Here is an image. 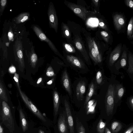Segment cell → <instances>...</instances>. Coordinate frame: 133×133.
I'll return each instance as SVG.
<instances>
[{"instance_id": "bcb514c9", "label": "cell", "mask_w": 133, "mask_h": 133, "mask_svg": "<svg viewBox=\"0 0 133 133\" xmlns=\"http://www.w3.org/2000/svg\"><path fill=\"white\" fill-rule=\"evenodd\" d=\"M104 133H112L110 130L107 127H106Z\"/></svg>"}, {"instance_id": "836d02e7", "label": "cell", "mask_w": 133, "mask_h": 133, "mask_svg": "<svg viewBox=\"0 0 133 133\" xmlns=\"http://www.w3.org/2000/svg\"><path fill=\"white\" fill-rule=\"evenodd\" d=\"M6 0H1L0 1V16L3 14L7 3Z\"/></svg>"}, {"instance_id": "f546056e", "label": "cell", "mask_w": 133, "mask_h": 133, "mask_svg": "<svg viewBox=\"0 0 133 133\" xmlns=\"http://www.w3.org/2000/svg\"><path fill=\"white\" fill-rule=\"evenodd\" d=\"M128 71L129 73L133 75V55L130 53L128 55Z\"/></svg>"}, {"instance_id": "4fadbf2b", "label": "cell", "mask_w": 133, "mask_h": 133, "mask_svg": "<svg viewBox=\"0 0 133 133\" xmlns=\"http://www.w3.org/2000/svg\"><path fill=\"white\" fill-rule=\"evenodd\" d=\"M62 81L64 88L67 92L71 99H72V92L71 87L70 81L66 69L64 70L63 72L62 77Z\"/></svg>"}, {"instance_id": "f1b7e54d", "label": "cell", "mask_w": 133, "mask_h": 133, "mask_svg": "<svg viewBox=\"0 0 133 133\" xmlns=\"http://www.w3.org/2000/svg\"><path fill=\"white\" fill-rule=\"evenodd\" d=\"M133 31V17L130 19L129 23L127 29V35L129 38H131Z\"/></svg>"}, {"instance_id": "7c38bea8", "label": "cell", "mask_w": 133, "mask_h": 133, "mask_svg": "<svg viewBox=\"0 0 133 133\" xmlns=\"http://www.w3.org/2000/svg\"><path fill=\"white\" fill-rule=\"evenodd\" d=\"M66 58L68 62L76 69L82 70L85 68V65L79 58L72 55H66Z\"/></svg>"}, {"instance_id": "681fc988", "label": "cell", "mask_w": 133, "mask_h": 133, "mask_svg": "<svg viewBox=\"0 0 133 133\" xmlns=\"http://www.w3.org/2000/svg\"><path fill=\"white\" fill-rule=\"evenodd\" d=\"M53 79H51L50 81H48L47 83V84H51L53 82Z\"/></svg>"}, {"instance_id": "9c48e42d", "label": "cell", "mask_w": 133, "mask_h": 133, "mask_svg": "<svg viewBox=\"0 0 133 133\" xmlns=\"http://www.w3.org/2000/svg\"><path fill=\"white\" fill-rule=\"evenodd\" d=\"M19 91L23 101L32 112L41 120L43 122H46V119L44 116L25 94L21 90Z\"/></svg>"}, {"instance_id": "d4e9b609", "label": "cell", "mask_w": 133, "mask_h": 133, "mask_svg": "<svg viewBox=\"0 0 133 133\" xmlns=\"http://www.w3.org/2000/svg\"><path fill=\"white\" fill-rule=\"evenodd\" d=\"M106 123L104 122L101 119L97 124L96 127L97 133H104L106 126Z\"/></svg>"}, {"instance_id": "8fae6325", "label": "cell", "mask_w": 133, "mask_h": 133, "mask_svg": "<svg viewBox=\"0 0 133 133\" xmlns=\"http://www.w3.org/2000/svg\"><path fill=\"white\" fill-rule=\"evenodd\" d=\"M57 127L59 133H69V128L65 111L59 115Z\"/></svg>"}, {"instance_id": "1f68e13d", "label": "cell", "mask_w": 133, "mask_h": 133, "mask_svg": "<svg viewBox=\"0 0 133 133\" xmlns=\"http://www.w3.org/2000/svg\"><path fill=\"white\" fill-rule=\"evenodd\" d=\"M127 54L126 51L124 50L122 55L120 61L121 66L122 68L125 67L127 64Z\"/></svg>"}, {"instance_id": "7402d4cb", "label": "cell", "mask_w": 133, "mask_h": 133, "mask_svg": "<svg viewBox=\"0 0 133 133\" xmlns=\"http://www.w3.org/2000/svg\"><path fill=\"white\" fill-rule=\"evenodd\" d=\"M0 101L4 100L6 102L8 99L6 94L5 88L1 80L0 81Z\"/></svg>"}, {"instance_id": "5b68a950", "label": "cell", "mask_w": 133, "mask_h": 133, "mask_svg": "<svg viewBox=\"0 0 133 133\" xmlns=\"http://www.w3.org/2000/svg\"><path fill=\"white\" fill-rule=\"evenodd\" d=\"M32 28L35 34L40 40L46 42L51 49L56 54L63 59H64V58L59 53L55 45L39 27L36 25H34L32 27Z\"/></svg>"}, {"instance_id": "e0dca14e", "label": "cell", "mask_w": 133, "mask_h": 133, "mask_svg": "<svg viewBox=\"0 0 133 133\" xmlns=\"http://www.w3.org/2000/svg\"><path fill=\"white\" fill-rule=\"evenodd\" d=\"M114 26L116 29L119 30L124 26L125 20L123 15L121 14H117L113 17Z\"/></svg>"}, {"instance_id": "30bf717a", "label": "cell", "mask_w": 133, "mask_h": 133, "mask_svg": "<svg viewBox=\"0 0 133 133\" xmlns=\"http://www.w3.org/2000/svg\"><path fill=\"white\" fill-rule=\"evenodd\" d=\"M64 101L70 133H75L74 122L69 102L66 99Z\"/></svg>"}, {"instance_id": "9a60e30c", "label": "cell", "mask_w": 133, "mask_h": 133, "mask_svg": "<svg viewBox=\"0 0 133 133\" xmlns=\"http://www.w3.org/2000/svg\"><path fill=\"white\" fill-rule=\"evenodd\" d=\"M121 51V46L120 45H117L111 52L109 59V64L112 66L119 58Z\"/></svg>"}, {"instance_id": "ffe728a7", "label": "cell", "mask_w": 133, "mask_h": 133, "mask_svg": "<svg viewBox=\"0 0 133 133\" xmlns=\"http://www.w3.org/2000/svg\"><path fill=\"white\" fill-rule=\"evenodd\" d=\"M28 59L29 62L31 66L35 68L38 60L37 56L35 53L34 47L32 46L31 50L29 54Z\"/></svg>"}, {"instance_id": "7a4b0ae2", "label": "cell", "mask_w": 133, "mask_h": 133, "mask_svg": "<svg viewBox=\"0 0 133 133\" xmlns=\"http://www.w3.org/2000/svg\"><path fill=\"white\" fill-rule=\"evenodd\" d=\"M115 94V85L110 84L108 88L105 101L106 111L108 116L111 115L113 111Z\"/></svg>"}, {"instance_id": "d6986e66", "label": "cell", "mask_w": 133, "mask_h": 133, "mask_svg": "<svg viewBox=\"0 0 133 133\" xmlns=\"http://www.w3.org/2000/svg\"><path fill=\"white\" fill-rule=\"evenodd\" d=\"M20 123L23 131L25 132L28 129V125L25 115L21 108L19 110Z\"/></svg>"}, {"instance_id": "44dd1931", "label": "cell", "mask_w": 133, "mask_h": 133, "mask_svg": "<svg viewBox=\"0 0 133 133\" xmlns=\"http://www.w3.org/2000/svg\"><path fill=\"white\" fill-rule=\"evenodd\" d=\"M30 14L28 12L22 13L18 15L15 18V21L17 24H19L29 20Z\"/></svg>"}, {"instance_id": "4316f807", "label": "cell", "mask_w": 133, "mask_h": 133, "mask_svg": "<svg viewBox=\"0 0 133 133\" xmlns=\"http://www.w3.org/2000/svg\"><path fill=\"white\" fill-rule=\"evenodd\" d=\"M91 38L92 44L95 51L100 61L102 62V58L101 53L100 51L99 48L94 38L92 37H91Z\"/></svg>"}, {"instance_id": "52a82bcc", "label": "cell", "mask_w": 133, "mask_h": 133, "mask_svg": "<svg viewBox=\"0 0 133 133\" xmlns=\"http://www.w3.org/2000/svg\"><path fill=\"white\" fill-rule=\"evenodd\" d=\"M82 31L86 39L89 50V54L91 58L96 64H98L101 62L100 61L93 46L92 38L90 34L83 28H82Z\"/></svg>"}, {"instance_id": "d6a6232c", "label": "cell", "mask_w": 133, "mask_h": 133, "mask_svg": "<svg viewBox=\"0 0 133 133\" xmlns=\"http://www.w3.org/2000/svg\"><path fill=\"white\" fill-rule=\"evenodd\" d=\"M64 47L66 50L68 52L71 53H75L76 50L70 44L65 43L64 44Z\"/></svg>"}, {"instance_id": "cb8c5ba5", "label": "cell", "mask_w": 133, "mask_h": 133, "mask_svg": "<svg viewBox=\"0 0 133 133\" xmlns=\"http://www.w3.org/2000/svg\"><path fill=\"white\" fill-rule=\"evenodd\" d=\"M62 33L64 37L67 39H70L71 36L69 27L66 24L62 23L61 25Z\"/></svg>"}, {"instance_id": "74e56055", "label": "cell", "mask_w": 133, "mask_h": 133, "mask_svg": "<svg viewBox=\"0 0 133 133\" xmlns=\"http://www.w3.org/2000/svg\"><path fill=\"white\" fill-rule=\"evenodd\" d=\"M14 78L16 83L18 91L21 90L19 82V75L16 72H15L14 75Z\"/></svg>"}, {"instance_id": "ac0fdd59", "label": "cell", "mask_w": 133, "mask_h": 133, "mask_svg": "<svg viewBox=\"0 0 133 133\" xmlns=\"http://www.w3.org/2000/svg\"><path fill=\"white\" fill-rule=\"evenodd\" d=\"M97 85L95 81H92L90 83L88 88V93L87 94L84 103V106H86L88 102L92 96L95 94L97 88Z\"/></svg>"}, {"instance_id": "f35d334b", "label": "cell", "mask_w": 133, "mask_h": 133, "mask_svg": "<svg viewBox=\"0 0 133 133\" xmlns=\"http://www.w3.org/2000/svg\"><path fill=\"white\" fill-rule=\"evenodd\" d=\"M124 2L126 5L130 8L133 9V1L131 0H125Z\"/></svg>"}, {"instance_id": "b9f144b4", "label": "cell", "mask_w": 133, "mask_h": 133, "mask_svg": "<svg viewBox=\"0 0 133 133\" xmlns=\"http://www.w3.org/2000/svg\"><path fill=\"white\" fill-rule=\"evenodd\" d=\"M133 131V125L129 128L124 133H131Z\"/></svg>"}, {"instance_id": "277c9868", "label": "cell", "mask_w": 133, "mask_h": 133, "mask_svg": "<svg viewBox=\"0 0 133 133\" xmlns=\"http://www.w3.org/2000/svg\"><path fill=\"white\" fill-rule=\"evenodd\" d=\"M13 49L15 57L18 63L19 69L22 72L25 68V64L22 43L20 40L17 39L15 41Z\"/></svg>"}, {"instance_id": "2e32d148", "label": "cell", "mask_w": 133, "mask_h": 133, "mask_svg": "<svg viewBox=\"0 0 133 133\" xmlns=\"http://www.w3.org/2000/svg\"><path fill=\"white\" fill-rule=\"evenodd\" d=\"M53 98L54 105V119L55 120L57 116L60 102L59 94L57 91L56 90H54V91Z\"/></svg>"}, {"instance_id": "ee69618b", "label": "cell", "mask_w": 133, "mask_h": 133, "mask_svg": "<svg viewBox=\"0 0 133 133\" xmlns=\"http://www.w3.org/2000/svg\"><path fill=\"white\" fill-rule=\"evenodd\" d=\"M9 70L10 72L14 73L15 71L16 70L15 67L12 66L9 69Z\"/></svg>"}, {"instance_id": "f6af8a7d", "label": "cell", "mask_w": 133, "mask_h": 133, "mask_svg": "<svg viewBox=\"0 0 133 133\" xmlns=\"http://www.w3.org/2000/svg\"><path fill=\"white\" fill-rule=\"evenodd\" d=\"M1 124V123L0 124V133H4V129Z\"/></svg>"}, {"instance_id": "484cf974", "label": "cell", "mask_w": 133, "mask_h": 133, "mask_svg": "<svg viewBox=\"0 0 133 133\" xmlns=\"http://www.w3.org/2000/svg\"><path fill=\"white\" fill-rule=\"evenodd\" d=\"M76 122L77 133H86L84 126L77 117L76 118Z\"/></svg>"}, {"instance_id": "7bdbcfd3", "label": "cell", "mask_w": 133, "mask_h": 133, "mask_svg": "<svg viewBox=\"0 0 133 133\" xmlns=\"http://www.w3.org/2000/svg\"><path fill=\"white\" fill-rule=\"evenodd\" d=\"M129 102L130 106L133 109V97H131L129 99Z\"/></svg>"}, {"instance_id": "603a6c76", "label": "cell", "mask_w": 133, "mask_h": 133, "mask_svg": "<svg viewBox=\"0 0 133 133\" xmlns=\"http://www.w3.org/2000/svg\"><path fill=\"white\" fill-rule=\"evenodd\" d=\"M122 125L118 121H114L111 124L110 129L112 133H118L121 129Z\"/></svg>"}, {"instance_id": "8992f818", "label": "cell", "mask_w": 133, "mask_h": 133, "mask_svg": "<svg viewBox=\"0 0 133 133\" xmlns=\"http://www.w3.org/2000/svg\"><path fill=\"white\" fill-rule=\"evenodd\" d=\"M65 4L78 16L85 21L89 16V11L82 6L65 1Z\"/></svg>"}, {"instance_id": "ba28073f", "label": "cell", "mask_w": 133, "mask_h": 133, "mask_svg": "<svg viewBox=\"0 0 133 133\" xmlns=\"http://www.w3.org/2000/svg\"><path fill=\"white\" fill-rule=\"evenodd\" d=\"M47 14L50 27L54 29L57 33L58 27V18L54 5L51 2L49 4Z\"/></svg>"}, {"instance_id": "3957f363", "label": "cell", "mask_w": 133, "mask_h": 133, "mask_svg": "<svg viewBox=\"0 0 133 133\" xmlns=\"http://www.w3.org/2000/svg\"><path fill=\"white\" fill-rule=\"evenodd\" d=\"M80 33L73 34V42L76 48L80 52L87 64L90 65L91 63L81 37Z\"/></svg>"}, {"instance_id": "ab89813d", "label": "cell", "mask_w": 133, "mask_h": 133, "mask_svg": "<svg viewBox=\"0 0 133 133\" xmlns=\"http://www.w3.org/2000/svg\"><path fill=\"white\" fill-rule=\"evenodd\" d=\"M96 100L94 99H92L90 100L87 103L86 105V111H87L89 108L92 106L95 102Z\"/></svg>"}, {"instance_id": "e575fe53", "label": "cell", "mask_w": 133, "mask_h": 133, "mask_svg": "<svg viewBox=\"0 0 133 133\" xmlns=\"http://www.w3.org/2000/svg\"><path fill=\"white\" fill-rule=\"evenodd\" d=\"M101 35L104 40L107 42H108L110 38L109 34L106 31H102L101 32Z\"/></svg>"}, {"instance_id": "816d5d0a", "label": "cell", "mask_w": 133, "mask_h": 133, "mask_svg": "<svg viewBox=\"0 0 133 133\" xmlns=\"http://www.w3.org/2000/svg\"><path fill=\"white\" fill-rule=\"evenodd\" d=\"M133 38V31L132 34V36L131 38Z\"/></svg>"}, {"instance_id": "d590c367", "label": "cell", "mask_w": 133, "mask_h": 133, "mask_svg": "<svg viewBox=\"0 0 133 133\" xmlns=\"http://www.w3.org/2000/svg\"><path fill=\"white\" fill-rule=\"evenodd\" d=\"M46 75L49 77H51L55 75V73L52 68L49 66L47 68L46 72Z\"/></svg>"}, {"instance_id": "6da1fadb", "label": "cell", "mask_w": 133, "mask_h": 133, "mask_svg": "<svg viewBox=\"0 0 133 133\" xmlns=\"http://www.w3.org/2000/svg\"><path fill=\"white\" fill-rule=\"evenodd\" d=\"M0 120L10 133H13L15 130V123L11 109L6 102L0 101Z\"/></svg>"}, {"instance_id": "4dcf8cb0", "label": "cell", "mask_w": 133, "mask_h": 133, "mask_svg": "<svg viewBox=\"0 0 133 133\" xmlns=\"http://www.w3.org/2000/svg\"><path fill=\"white\" fill-rule=\"evenodd\" d=\"M103 82V77L102 74L100 71H98L96 76L95 82L97 85H101Z\"/></svg>"}, {"instance_id": "8d00e7d4", "label": "cell", "mask_w": 133, "mask_h": 133, "mask_svg": "<svg viewBox=\"0 0 133 133\" xmlns=\"http://www.w3.org/2000/svg\"><path fill=\"white\" fill-rule=\"evenodd\" d=\"M97 101H96L93 105L91 106L86 111L87 115H88L90 113H93L95 111V108L96 106Z\"/></svg>"}, {"instance_id": "83f0119b", "label": "cell", "mask_w": 133, "mask_h": 133, "mask_svg": "<svg viewBox=\"0 0 133 133\" xmlns=\"http://www.w3.org/2000/svg\"><path fill=\"white\" fill-rule=\"evenodd\" d=\"M116 91L117 98L118 99H120L123 96L124 92V89L122 84L117 85Z\"/></svg>"}, {"instance_id": "c3c4849f", "label": "cell", "mask_w": 133, "mask_h": 133, "mask_svg": "<svg viewBox=\"0 0 133 133\" xmlns=\"http://www.w3.org/2000/svg\"><path fill=\"white\" fill-rule=\"evenodd\" d=\"M42 80V77L39 78L38 80L37 83V84H39L40 83Z\"/></svg>"}, {"instance_id": "60d3db41", "label": "cell", "mask_w": 133, "mask_h": 133, "mask_svg": "<svg viewBox=\"0 0 133 133\" xmlns=\"http://www.w3.org/2000/svg\"><path fill=\"white\" fill-rule=\"evenodd\" d=\"M99 25L101 28L105 30H108V29L106 24L102 21H101L99 23Z\"/></svg>"}, {"instance_id": "f907efd6", "label": "cell", "mask_w": 133, "mask_h": 133, "mask_svg": "<svg viewBox=\"0 0 133 133\" xmlns=\"http://www.w3.org/2000/svg\"><path fill=\"white\" fill-rule=\"evenodd\" d=\"M39 133H44V131L41 129H39L38 131Z\"/></svg>"}, {"instance_id": "7dc6e473", "label": "cell", "mask_w": 133, "mask_h": 133, "mask_svg": "<svg viewBox=\"0 0 133 133\" xmlns=\"http://www.w3.org/2000/svg\"><path fill=\"white\" fill-rule=\"evenodd\" d=\"M92 1L96 6H97L98 5V2L99 1L98 0H92Z\"/></svg>"}, {"instance_id": "5bb4252c", "label": "cell", "mask_w": 133, "mask_h": 133, "mask_svg": "<svg viewBox=\"0 0 133 133\" xmlns=\"http://www.w3.org/2000/svg\"><path fill=\"white\" fill-rule=\"evenodd\" d=\"M86 89V84L84 81H79L76 88V94L77 99L79 101L83 99Z\"/></svg>"}]
</instances>
